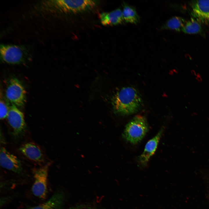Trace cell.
<instances>
[{"instance_id": "6da1fadb", "label": "cell", "mask_w": 209, "mask_h": 209, "mask_svg": "<svg viewBox=\"0 0 209 209\" xmlns=\"http://www.w3.org/2000/svg\"><path fill=\"white\" fill-rule=\"evenodd\" d=\"M111 103L115 113L127 115L138 111L143 102L138 91L132 87H126L118 91L112 97Z\"/></svg>"}, {"instance_id": "7a4b0ae2", "label": "cell", "mask_w": 209, "mask_h": 209, "mask_svg": "<svg viewBox=\"0 0 209 209\" xmlns=\"http://www.w3.org/2000/svg\"><path fill=\"white\" fill-rule=\"evenodd\" d=\"M96 4L95 0H50L42 2L40 8L42 10L53 13H76L91 10Z\"/></svg>"}, {"instance_id": "3957f363", "label": "cell", "mask_w": 209, "mask_h": 209, "mask_svg": "<svg viewBox=\"0 0 209 209\" xmlns=\"http://www.w3.org/2000/svg\"><path fill=\"white\" fill-rule=\"evenodd\" d=\"M0 51L2 61L11 64L26 62L31 57L32 53L30 46L23 45L1 44Z\"/></svg>"}, {"instance_id": "277c9868", "label": "cell", "mask_w": 209, "mask_h": 209, "mask_svg": "<svg viewBox=\"0 0 209 209\" xmlns=\"http://www.w3.org/2000/svg\"><path fill=\"white\" fill-rule=\"evenodd\" d=\"M148 130V125L145 118L137 115L126 125L122 136L127 141L136 144L143 138Z\"/></svg>"}, {"instance_id": "5b68a950", "label": "cell", "mask_w": 209, "mask_h": 209, "mask_svg": "<svg viewBox=\"0 0 209 209\" xmlns=\"http://www.w3.org/2000/svg\"><path fill=\"white\" fill-rule=\"evenodd\" d=\"M26 91L21 82L13 77L8 82L5 95L8 100L17 107H22L26 100Z\"/></svg>"}, {"instance_id": "8992f818", "label": "cell", "mask_w": 209, "mask_h": 209, "mask_svg": "<svg viewBox=\"0 0 209 209\" xmlns=\"http://www.w3.org/2000/svg\"><path fill=\"white\" fill-rule=\"evenodd\" d=\"M51 165V163L48 162L33 171L34 181L32 191L35 196L42 199H45L47 195L48 171Z\"/></svg>"}, {"instance_id": "52a82bcc", "label": "cell", "mask_w": 209, "mask_h": 209, "mask_svg": "<svg viewBox=\"0 0 209 209\" xmlns=\"http://www.w3.org/2000/svg\"><path fill=\"white\" fill-rule=\"evenodd\" d=\"M7 118L14 135L19 136L23 135L26 128L24 116L16 106L11 104Z\"/></svg>"}, {"instance_id": "ba28073f", "label": "cell", "mask_w": 209, "mask_h": 209, "mask_svg": "<svg viewBox=\"0 0 209 209\" xmlns=\"http://www.w3.org/2000/svg\"><path fill=\"white\" fill-rule=\"evenodd\" d=\"M190 8L193 18L200 23L209 24V0L193 1Z\"/></svg>"}, {"instance_id": "9c48e42d", "label": "cell", "mask_w": 209, "mask_h": 209, "mask_svg": "<svg viewBox=\"0 0 209 209\" xmlns=\"http://www.w3.org/2000/svg\"><path fill=\"white\" fill-rule=\"evenodd\" d=\"M0 164L3 168L16 173L20 174L23 172L20 160L4 147H1L0 149Z\"/></svg>"}, {"instance_id": "30bf717a", "label": "cell", "mask_w": 209, "mask_h": 209, "mask_svg": "<svg viewBox=\"0 0 209 209\" xmlns=\"http://www.w3.org/2000/svg\"><path fill=\"white\" fill-rule=\"evenodd\" d=\"M163 130V128H162L157 134L146 144L143 152L138 158L139 163L141 165H146L150 157L155 153Z\"/></svg>"}, {"instance_id": "8fae6325", "label": "cell", "mask_w": 209, "mask_h": 209, "mask_svg": "<svg viewBox=\"0 0 209 209\" xmlns=\"http://www.w3.org/2000/svg\"><path fill=\"white\" fill-rule=\"evenodd\" d=\"M19 150L25 156L33 161L41 163L44 161V156L41 149L33 143L23 144L19 148Z\"/></svg>"}, {"instance_id": "7c38bea8", "label": "cell", "mask_w": 209, "mask_h": 209, "mask_svg": "<svg viewBox=\"0 0 209 209\" xmlns=\"http://www.w3.org/2000/svg\"><path fill=\"white\" fill-rule=\"evenodd\" d=\"M64 201V196L63 193L57 191L46 202L26 209H61Z\"/></svg>"}, {"instance_id": "4fadbf2b", "label": "cell", "mask_w": 209, "mask_h": 209, "mask_svg": "<svg viewBox=\"0 0 209 209\" xmlns=\"http://www.w3.org/2000/svg\"><path fill=\"white\" fill-rule=\"evenodd\" d=\"M99 17L101 23L105 26L117 25L124 21L122 11L120 8L110 12H102Z\"/></svg>"}, {"instance_id": "5bb4252c", "label": "cell", "mask_w": 209, "mask_h": 209, "mask_svg": "<svg viewBox=\"0 0 209 209\" xmlns=\"http://www.w3.org/2000/svg\"><path fill=\"white\" fill-rule=\"evenodd\" d=\"M122 15L124 20L126 22L137 24L140 21V17L135 8L126 3L122 5Z\"/></svg>"}, {"instance_id": "9a60e30c", "label": "cell", "mask_w": 209, "mask_h": 209, "mask_svg": "<svg viewBox=\"0 0 209 209\" xmlns=\"http://www.w3.org/2000/svg\"><path fill=\"white\" fill-rule=\"evenodd\" d=\"M187 21L181 17L175 16L169 19L161 27L163 29H169L177 31H182Z\"/></svg>"}, {"instance_id": "2e32d148", "label": "cell", "mask_w": 209, "mask_h": 209, "mask_svg": "<svg viewBox=\"0 0 209 209\" xmlns=\"http://www.w3.org/2000/svg\"><path fill=\"white\" fill-rule=\"evenodd\" d=\"M202 31L201 23L193 18L186 22L182 30L183 33L189 34L199 33Z\"/></svg>"}, {"instance_id": "e0dca14e", "label": "cell", "mask_w": 209, "mask_h": 209, "mask_svg": "<svg viewBox=\"0 0 209 209\" xmlns=\"http://www.w3.org/2000/svg\"><path fill=\"white\" fill-rule=\"evenodd\" d=\"M0 118L3 119L7 118L9 110V107L2 98H1L0 102Z\"/></svg>"}, {"instance_id": "ac0fdd59", "label": "cell", "mask_w": 209, "mask_h": 209, "mask_svg": "<svg viewBox=\"0 0 209 209\" xmlns=\"http://www.w3.org/2000/svg\"><path fill=\"white\" fill-rule=\"evenodd\" d=\"M196 79L199 82H200L202 81V79L200 74L198 73L196 75Z\"/></svg>"}, {"instance_id": "d6986e66", "label": "cell", "mask_w": 209, "mask_h": 209, "mask_svg": "<svg viewBox=\"0 0 209 209\" xmlns=\"http://www.w3.org/2000/svg\"><path fill=\"white\" fill-rule=\"evenodd\" d=\"M191 74L192 75H196V76L197 75V74H196V72L194 70H192L191 71Z\"/></svg>"}, {"instance_id": "ffe728a7", "label": "cell", "mask_w": 209, "mask_h": 209, "mask_svg": "<svg viewBox=\"0 0 209 209\" xmlns=\"http://www.w3.org/2000/svg\"><path fill=\"white\" fill-rule=\"evenodd\" d=\"M74 209V208L73 209Z\"/></svg>"}]
</instances>
